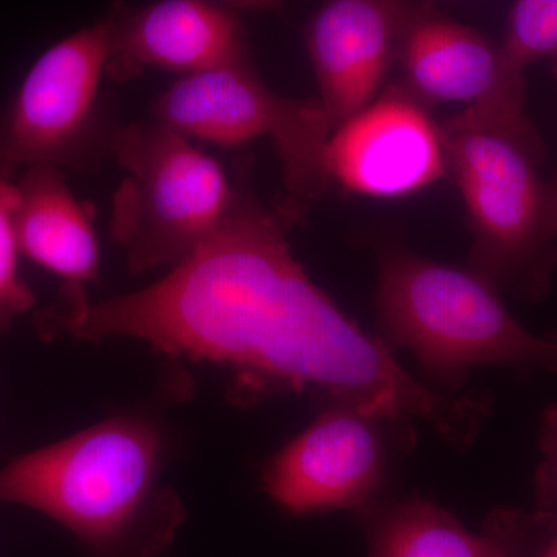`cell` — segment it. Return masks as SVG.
I'll return each instance as SVG.
<instances>
[{"label":"cell","mask_w":557,"mask_h":557,"mask_svg":"<svg viewBox=\"0 0 557 557\" xmlns=\"http://www.w3.org/2000/svg\"><path fill=\"white\" fill-rule=\"evenodd\" d=\"M110 153L126 172L112 200V236L131 273L175 267L222 225L233 205L218 161L163 124L116 127Z\"/></svg>","instance_id":"obj_5"},{"label":"cell","mask_w":557,"mask_h":557,"mask_svg":"<svg viewBox=\"0 0 557 557\" xmlns=\"http://www.w3.org/2000/svg\"><path fill=\"white\" fill-rule=\"evenodd\" d=\"M500 51L508 67L522 75L536 62H557V0L516 2Z\"/></svg>","instance_id":"obj_16"},{"label":"cell","mask_w":557,"mask_h":557,"mask_svg":"<svg viewBox=\"0 0 557 557\" xmlns=\"http://www.w3.org/2000/svg\"><path fill=\"white\" fill-rule=\"evenodd\" d=\"M539 557H557V527L552 536L548 537L547 544L544 545Z\"/></svg>","instance_id":"obj_19"},{"label":"cell","mask_w":557,"mask_h":557,"mask_svg":"<svg viewBox=\"0 0 557 557\" xmlns=\"http://www.w3.org/2000/svg\"><path fill=\"white\" fill-rule=\"evenodd\" d=\"M160 463L156 429L104 421L0 469V504L36 509L100 557H150L166 539L146 525Z\"/></svg>","instance_id":"obj_4"},{"label":"cell","mask_w":557,"mask_h":557,"mask_svg":"<svg viewBox=\"0 0 557 557\" xmlns=\"http://www.w3.org/2000/svg\"><path fill=\"white\" fill-rule=\"evenodd\" d=\"M410 420L379 416L344 401H330L321 416L263 471V485L293 515L357 509L380 497L386 483L397 429Z\"/></svg>","instance_id":"obj_8"},{"label":"cell","mask_w":557,"mask_h":557,"mask_svg":"<svg viewBox=\"0 0 557 557\" xmlns=\"http://www.w3.org/2000/svg\"><path fill=\"white\" fill-rule=\"evenodd\" d=\"M354 515L368 557H539L556 528L537 512L496 509L471 531L423 497L380 496Z\"/></svg>","instance_id":"obj_13"},{"label":"cell","mask_w":557,"mask_h":557,"mask_svg":"<svg viewBox=\"0 0 557 557\" xmlns=\"http://www.w3.org/2000/svg\"><path fill=\"white\" fill-rule=\"evenodd\" d=\"M106 76L116 83L157 69L199 75L247 61L244 25L233 7L203 0H161L109 14Z\"/></svg>","instance_id":"obj_10"},{"label":"cell","mask_w":557,"mask_h":557,"mask_svg":"<svg viewBox=\"0 0 557 557\" xmlns=\"http://www.w3.org/2000/svg\"><path fill=\"white\" fill-rule=\"evenodd\" d=\"M110 21L94 22L44 51L0 121V156L14 166L79 170L102 134L100 86L106 76Z\"/></svg>","instance_id":"obj_7"},{"label":"cell","mask_w":557,"mask_h":557,"mask_svg":"<svg viewBox=\"0 0 557 557\" xmlns=\"http://www.w3.org/2000/svg\"><path fill=\"white\" fill-rule=\"evenodd\" d=\"M288 230L240 182L222 225L166 276L104 302L44 310L39 332L139 339L171 358L233 370L234 399L245 405L317 388L330 401L417 418L454 448L471 446L493 409L490 395H445L416 379L311 281Z\"/></svg>","instance_id":"obj_1"},{"label":"cell","mask_w":557,"mask_h":557,"mask_svg":"<svg viewBox=\"0 0 557 557\" xmlns=\"http://www.w3.org/2000/svg\"><path fill=\"white\" fill-rule=\"evenodd\" d=\"M384 344L408 348L435 391L460 395L469 370L557 372V335H534L472 270L403 248L380 256L375 293ZM434 388V387H432Z\"/></svg>","instance_id":"obj_2"},{"label":"cell","mask_w":557,"mask_h":557,"mask_svg":"<svg viewBox=\"0 0 557 557\" xmlns=\"http://www.w3.org/2000/svg\"><path fill=\"white\" fill-rule=\"evenodd\" d=\"M14 223L21 255L64 278L62 300L86 298L84 284L100 276V244L89 207L76 199L62 171L27 168L17 178Z\"/></svg>","instance_id":"obj_14"},{"label":"cell","mask_w":557,"mask_h":557,"mask_svg":"<svg viewBox=\"0 0 557 557\" xmlns=\"http://www.w3.org/2000/svg\"><path fill=\"white\" fill-rule=\"evenodd\" d=\"M153 121L188 139L239 146L270 138L285 193L274 205L289 226L329 189L332 126L319 101L293 100L265 86L248 61L183 76L156 101Z\"/></svg>","instance_id":"obj_6"},{"label":"cell","mask_w":557,"mask_h":557,"mask_svg":"<svg viewBox=\"0 0 557 557\" xmlns=\"http://www.w3.org/2000/svg\"><path fill=\"white\" fill-rule=\"evenodd\" d=\"M330 180L350 193L401 197L448 174L440 126L412 94L392 87L332 132Z\"/></svg>","instance_id":"obj_9"},{"label":"cell","mask_w":557,"mask_h":557,"mask_svg":"<svg viewBox=\"0 0 557 557\" xmlns=\"http://www.w3.org/2000/svg\"><path fill=\"white\" fill-rule=\"evenodd\" d=\"M539 446L542 460L534 474V512L557 525V405L542 416Z\"/></svg>","instance_id":"obj_17"},{"label":"cell","mask_w":557,"mask_h":557,"mask_svg":"<svg viewBox=\"0 0 557 557\" xmlns=\"http://www.w3.org/2000/svg\"><path fill=\"white\" fill-rule=\"evenodd\" d=\"M397 57L413 97L523 112L525 78L500 46L434 7L410 5Z\"/></svg>","instance_id":"obj_12"},{"label":"cell","mask_w":557,"mask_h":557,"mask_svg":"<svg viewBox=\"0 0 557 557\" xmlns=\"http://www.w3.org/2000/svg\"><path fill=\"white\" fill-rule=\"evenodd\" d=\"M548 230L553 240L557 239V182L548 185Z\"/></svg>","instance_id":"obj_18"},{"label":"cell","mask_w":557,"mask_h":557,"mask_svg":"<svg viewBox=\"0 0 557 557\" xmlns=\"http://www.w3.org/2000/svg\"><path fill=\"white\" fill-rule=\"evenodd\" d=\"M440 135L474 234L469 270L498 293L541 300L555 269V240L548 185L539 175L544 148L525 112L469 106Z\"/></svg>","instance_id":"obj_3"},{"label":"cell","mask_w":557,"mask_h":557,"mask_svg":"<svg viewBox=\"0 0 557 557\" xmlns=\"http://www.w3.org/2000/svg\"><path fill=\"white\" fill-rule=\"evenodd\" d=\"M409 10L410 3L333 0L310 21L307 49L333 131L376 100Z\"/></svg>","instance_id":"obj_11"},{"label":"cell","mask_w":557,"mask_h":557,"mask_svg":"<svg viewBox=\"0 0 557 557\" xmlns=\"http://www.w3.org/2000/svg\"><path fill=\"white\" fill-rule=\"evenodd\" d=\"M16 166L0 156V333L7 332L14 319L35 306L32 289L17 273L16 223L17 207Z\"/></svg>","instance_id":"obj_15"}]
</instances>
